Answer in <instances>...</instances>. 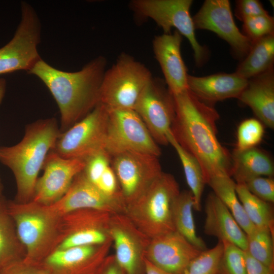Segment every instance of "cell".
<instances>
[{
  "label": "cell",
  "mask_w": 274,
  "mask_h": 274,
  "mask_svg": "<svg viewBox=\"0 0 274 274\" xmlns=\"http://www.w3.org/2000/svg\"><path fill=\"white\" fill-rule=\"evenodd\" d=\"M152 77L145 64L122 53L105 73L100 88L99 103L109 109H133L143 90Z\"/></svg>",
  "instance_id": "obj_6"
},
{
  "label": "cell",
  "mask_w": 274,
  "mask_h": 274,
  "mask_svg": "<svg viewBox=\"0 0 274 274\" xmlns=\"http://www.w3.org/2000/svg\"><path fill=\"white\" fill-rule=\"evenodd\" d=\"M223 252V244L219 241L210 249L202 251L190 263L186 274H217Z\"/></svg>",
  "instance_id": "obj_33"
},
{
  "label": "cell",
  "mask_w": 274,
  "mask_h": 274,
  "mask_svg": "<svg viewBox=\"0 0 274 274\" xmlns=\"http://www.w3.org/2000/svg\"><path fill=\"white\" fill-rule=\"evenodd\" d=\"M95 274H125L117 262L114 255H108Z\"/></svg>",
  "instance_id": "obj_42"
},
{
  "label": "cell",
  "mask_w": 274,
  "mask_h": 274,
  "mask_svg": "<svg viewBox=\"0 0 274 274\" xmlns=\"http://www.w3.org/2000/svg\"><path fill=\"white\" fill-rule=\"evenodd\" d=\"M96 186L108 194L114 195L121 192L117 178L111 165L102 174Z\"/></svg>",
  "instance_id": "obj_41"
},
{
  "label": "cell",
  "mask_w": 274,
  "mask_h": 274,
  "mask_svg": "<svg viewBox=\"0 0 274 274\" xmlns=\"http://www.w3.org/2000/svg\"><path fill=\"white\" fill-rule=\"evenodd\" d=\"M173 97L172 132L180 145L198 161L206 184L215 176L231 177V154L217 138L218 112L188 89Z\"/></svg>",
  "instance_id": "obj_1"
},
{
  "label": "cell",
  "mask_w": 274,
  "mask_h": 274,
  "mask_svg": "<svg viewBox=\"0 0 274 274\" xmlns=\"http://www.w3.org/2000/svg\"><path fill=\"white\" fill-rule=\"evenodd\" d=\"M107 60L99 56L77 72L58 70L42 58L28 72L45 84L56 101L61 117L60 132L81 120L99 104V92Z\"/></svg>",
  "instance_id": "obj_2"
},
{
  "label": "cell",
  "mask_w": 274,
  "mask_h": 274,
  "mask_svg": "<svg viewBox=\"0 0 274 274\" xmlns=\"http://www.w3.org/2000/svg\"><path fill=\"white\" fill-rule=\"evenodd\" d=\"M243 184L251 193L260 199L268 203L274 202V180L272 177H255Z\"/></svg>",
  "instance_id": "obj_38"
},
{
  "label": "cell",
  "mask_w": 274,
  "mask_h": 274,
  "mask_svg": "<svg viewBox=\"0 0 274 274\" xmlns=\"http://www.w3.org/2000/svg\"><path fill=\"white\" fill-rule=\"evenodd\" d=\"M222 242L223 252L217 274H246V251L228 241Z\"/></svg>",
  "instance_id": "obj_32"
},
{
  "label": "cell",
  "mask_w": 274,
  "mask_h": 274,
  "mask_svg": "<svg viewBox=\"0 0 274 274\" xmlns=\"http://www.w3.org/2000/svg\"><path fill=\"white\" fill-rule=\"evenodd\" d=\"M162 79L152 77L146 85L133 110L157 144H168L175 117L173 95Z\"/></svg>",
  "instance_id": "obj_11"
},
{
  "label": "cell",
  "mask_w": 274,
  "mask_h": 274,
  "mask_svg": "<svg viewBox=\"0 0 274 274\" xmlns=\"http://www.w3.org/2000/svg\"><path fill=\"white\" fill-rule=\"evenodd\" d=\"M60 132L55 118L39 120L26 126L19 143L0 147V162L11 170L15 179L14 201L32 200L39 173Z\"/></svg>",
  "instance_id": "obj_3"
},
{
  "label": "cell",
  "mask_w": 274,
  "mask_h": 274,
  "mask_svg": "<svg viewBox=\"0 0 274 274\" xmlns=\"http://www.w3.org/2000/svg\"><path fill=\"white\" fill-rule=\"evenodd\" d=\"M248 106L260 121L274 128L273 67L252 78L237 98Z\"/></svg>",
  "instance_id": "obj_22"
},
{
  "label": "cell",
  "mask_w": 274,
  "mask_h": 274,
  "mask_svg": "<svg viewBox=\"0 0 274 274\" xmlns=\"http://www.w3.org/2000/svg\"><path fill=\"white\" fill-rule=\"evenodd\" d=\"M113 215L99 210L83 209L61 216L60 229L63 241L70 234L82 229L95 228L108 231Z\"/></svg>",
  "instance_id": "obj_28"
},
{
  "label": "cell",
  "mask_w": 274,
  "mask_h": 274,
  "mask_svg": "<svg viewBox=\"0 0 274 274\" xmlns=\"http://www.w3.org/2000/svg\"><path fill=\"white\" fill-rule=\"evenodd\" d=\"M204 233L226 241L246 251L247 235L239 226L231 213L212 192L207 197L205 204Z\"/></svg>",
  "instance_id": "obj_21"
},
{
  "label": "cell",
  "mask_w": 274,
  "mask_h": 274,
  "mask_svg": "<svg viewBox=\"0 0 274 274\" xmlns=\"http://www.w3.org/2000/svg\"><path fill=\"white\" fill-rule=\"evenodd\" d=\"M180 193L175 177L162 172L142 194L126 205L124 214L150 239L176 231L173 211Z\"/></svg>",
  "instance_id": "obj_5"
},
{
  "label": "cell",
  "mask_w": 274,
  "mask_h": 274,
  "mask_svg": "<svg viewBox=\"0 0 274 274\" xmlns=\"http://www.w3.org/2000/svg\"><path fill=\"white\" fill-rule=\"evenodd\" d=\"M109 154L126 205L142 194L162 172L158 157L154 155L129 150Z\"/></svg>",
  "instance_id": "obj_10"
},
{
  "label": "cell",
  "mask_w": 274,
  "mask_h": 274,
  "mask_svg": "<svg viewBox=\"0 0 274 274\" xmlns=\"http://www.w3.org/2000/svg\"><path fill=\"white\" fill-rule=\"evenodd\" d=\"M49 206L62 216L83 209L99 210L112 214H124L126 205L121 192L114 195L106 193L91 182L82 171L74 178L65 194Z\"/></svg>",
  "instance_id": "obj_14"
},
{
  "label": "cell",
  "mask_w": 274,
  "mask_h": 274,
  "mask_svg": "<svg viewBox=\"0 0 274 274\" xmlns=\"http://www.w3.org/2000/svg\"><path fill=\"white\" fill-rule=\"evenodd\" d=\"M112 244L110 237L102 245L56 250L43 262L51 274H95Z\"/></svg>",
  "instance_id": "obj_18"
},
{
  "label": "cell",
  "mask_w": 274,
  "mask_h": 274,
  "mask_svg": "<svg viewBox=\"0 0 274 274\" xmlns=\"http://www.w3.org/2000/svg\"><path fill=\"white\" fill-rule=\"evenodd\" d=\"M110 238L108 231L104 230L95 228L82 229L67 236L60 244L56 250L102 245Z\"/></svg>",
  "instance_id": "obj_34"
},
{
  "label": "cell",
  "mask_w": 274,
  "mask_h": 274,
  "mask_svg": "<svg viewBox=\"0 0 274 274\" xmlns=\"http://www.w3.org/2000/svg\"><path fill=\"white\" fill-rule=\"evenodd\" d=\"M192 0H132L129 7L141 18H150L161 28L164 33L176 29L189 41L194 52L196 64L201 65L207 57L206 48L195 37V27L190 9Z\"/></svg>",
  "instance_id": "obj_8"
},
{
  "label": "cell",
  "mask_w": 274,
  "mask_h": 274,
  "mask_svg": "<svg viewBox=\"0 0 274 274\" xmlns=\"http://www.w3.org/2000/svg\"><path fill=\"white\" fill-rule=\"evenodd\" d=\"M85 164L86 160L64 158L50 151L43 166L44 174L37 181L32 201L46 206L57 202Z\"/></svg>",
  "instance_id": "obj_16"
},
{
  "label": "cell",
  "mask_w": 274,
  "mask_h": 274,
  "mask_svg": "<svg viewBox=\"0 0 274 274\" xmlns=\"http://www.w3.org/2000/svg\"><path fill=\"white\" fill-rule=\"evenodd\" d=\"M268 14L262 4L257 0H238L236 1L235 15L243 22L245 20L261 15Z\"/></svg>",
  "instance_id": "obj_40"
},
{
  "label": "cell",
  "mask_w": 274,
  "mask_h": 274,
  "mask_svg": "<svg viewBox=\"0 0 274 274\" xmlns=\"http://www.w3.org/2000/svg\"><path fill=\"white\" fill-rule=\"evenodd\" d=\"M213 193L226 207L239 226L246 234L255 227L246 215L237 196L236 183L227 176H218L211 178L208 182Z\"/></svg>",
  "instance_id": "obj_27"
},
{
  "label": "cell",
  "mask_w": 274,
  "mask_h": 274,
  "mask_svg": "<svg viewBox=\"0 0 274 274\" xmlns=\"http://www.w3.org/2000/svg\"><path fill=\"white\" fill-rule=\"evenodd\" d=\"M247 235L246 252L254 259L274 269L273 231L255 226Z\"/></svg>",
  "instance_id": "obj_31"
},
{
  "label": "cell",
  "mask_w": 274,
  "mask_h": 274,
  "mask_svg": "<svg viewBox=\"0 0 274 274\" xmlns=\"http://www.w3.org/2000/svg\"><path fill=\"white\" fill-rule=\"evenodd\" d=\"M264 133L263 125L260 121L254 118L243 121L237 129L235 149L244 150L255 147L262 141Z\"/></svg>",
  "instance_id": "obj_35"
},
{
  "label": "cell",
  "mask_w": 274,
  "mask_h": 274,
  "mask_svg": "<svg viewBox=\"0 0 274 274\" xmlns=\"http://www.w3.org/2000/svg\"><path fill=\"white\" fill-rule=\"evenodd\" d=\"M182 36L177 30L173 33L156 36L153 50L158 62L166 86L172 95L188 89L187 71L181 54Z\"/></svg>",
  "instance_id": "obj_19"
},
{
  "label": "cell",
  "mask_w": 274,
  "mask_h": 274,
  "mask_svg": "<svg viewBox=\"0 0 274 274\" xmlns=\"http://www.w3.org/2000/svg\"><path fill=\"white\" fill-rule=\"evenodd\" d=\"M18 237L25 250V260L42 263L62 242L61 216L49 206L30 201H7Z\"/></svg>",
  "instance_id": "obj_4"
},
{
  "label": "cell",
  "mask_w": 274,
  "mask_h": 274,
  "mask_svg": "<svg viewBox=\"0 0 274 274\" xmlns=\"http://www.w3.org/2000/svg\"><path fill=\"white\" fill-rule=\"evenodd\" d=\"M0 274H51L43 263H33L24 259L13 262L0 270Z\"/></svg>",
  "instance_id": "obj_39"
},
{
  "label": "cell",
  "mask_w": 274,
  "mask_h": 274,
  "mask_svg": "<svg viewBox=\"0 0 274 274\" xmlns=\"http://www.w3.org/2000/svg\"><path fill=\"white\" fill-rule=\"evenodd\" d=\"M231 157V177L236 183H244L257 177H272L274 174L273 164L270 158L256 147L244 150L235 149Z\"/></svg>",
  "instance_id": "obj_23"
},
{
  "label": "cell",
  "mask_w": 274,
  "mask_h": 274,
  "mask_svg": "<svg viewBox=\"0 0 274 274\" xmlns=\"http://www.w3.org/2000/svg\"><path fill=\"white\" fill-rule=\"evenodd\" d=\"M108 233L115 248V258L125 274H144V254L150 238L123 213L112 216Z\"/></svg>",
  "instance_id": "obj_13"
},
{
  "label": "cell",
  "mask_w": 274,
  "mask_h": 274,
  "mask_svg": "<svg viewBox=\"0 0 274 274\" xmlns=\"http://www.w3.org/2000/svg\"><path fill=\"white\" fill-rule=\"evenodd\" d=\"M195 29L213 31L227 42L235 56L244 58L252 42L235 24L228 0H206L192 18Z\"/></svg>",
  "instance_id": "obj_15"
},
{
  "label": "cell",
  "mask_w": 274,
  "mask_h": 274,
  "mask_svg": "<svg viewBox=\"0 0 274 274\" xmlns=\"http://www.w3.org/2000/svg\"><path fill=\"white\" fill-rule=\"evenodd\" d=\"M21 20L12 39L0 48V75L25 70L27 72L41 59L38 46L41 25L33 8L21 3Z\"/></svg>",
  "instance_id": "obj_9"
},
{
  "label": "cell",
  "mask_w": 274,
  "mask_h": 274,
  "mask_svg": "<svg viewBox=\"0 0 274 274\" xmlns=\"http://www.w3.org/2000/svg\"><path fill=\"white\" fill-rule=\"evenodd\" d=\"M144 262V274H171L154 265L145 257Z\"/></svg>",
  "instance_id": "obj_44"
},
{
  "label": "cell",
  "mask_w": 274,
  "mask_h": 274,
  "mask_svg": "<svg viewBox=\"0 0 274 274\" xmlns=\"http://www.w3.org/2000/svg\"><path fill=\"white\" fill-rule=\"evenodd\" d=\"M246 274H274V269L269 268L250 256L246 252Z\"/></svg>",
  "instance_id": "obj_43"
},
{
  "label": "cell",
  "mask_w": 274,
  "mask_h": 274,
  "mask_svg": "<svg viewBox=\"0 0 274 274\" xmlns=\"http://www.w3.org/2000/svg\"><path fill=\"white\" fill-rule=\"evenodd\" d=\"M106 152L129 150L159 157L161 150L133 109H109Z\"/></svg>",
  "instance_id": "obj_12"
},
{
  "label": "cell",
  "mask_w": 274,
  "mask_h": 274,
  "mask_svg": "<svg viewBox=\"0 0 274 274\" xmlns=\"http://www.w3.org/2000/svg\"><path fill=\"white\" fill-rule=\"evenodd\" d=\"M247 80L236 74L218 73L204 77L188 75V89L198 98L212 106L219 101L238 98L247 85Z\"/></svg>",
  "instance_id": "obj_20"
},
{
  "label": "cell",
  "mask_w": 274,
  "mask_h": 274,
  "mask_svg": "<svg viewBox=\"0 0 274 274\" xmlns=\"http://www.w3.org/2000/svg\"><path fill=\"white\" fill-rule=\"evenodd\" d=\"M243 22L242 33L252 42L274 33V19L269 14L251 17Z\"/></svg>",
  "instance_id": "obj_36"
},
{
  "label": "cell",
  "mask_w": 274,
  "mask_h": 274,
  "mask_svg": "<svg viewBox=\"0 0 274 274\" xmlns=\"http://www.w3.org/2000/svg\"><path fill=\"white\" fill-rule=\"evenodd\" d=\"M7 202L4 198L0 200V270L13 262L24 259L26 254L8 211Z\"/></svg>",
  "instance_id": "obj_25"
},
{
  "label": "cell",
  "mask_w": 274,
  "mask_h": 274,
  "mask_svg": "<svg viewBox=\"0 0 274 274\" xmlns=\"http://www.w3.org/2000/svg\"><path fill=\"white\" fill-rule=\"evenodd\" d=\"M6 80L4 78H0V104H1L6 93ZM3 198V185L0 179V200Z\"/></svg>",
  "instance_id": "obj_45"
},
{
  "label": "cell",
  "mask_w": 274,
  "mask_h": 274,
  "mask_svg": "<svg viewBox=\"0 0 274 274\" xmlns=\"http://www.w3.org/2000/svg\"><path fill=\"white\" fill-rule=\"evenodd\" d=\"M274 33L252 42L235 73L248 80L273 67Z\"/></svg>",
  "instance_id": "obj_24"
},
{
  "label": "cell",
  "mask_w": 274,
  "mask_h": 274,
  "mask_svg": "<svg viewBox=\"0 0 274 274\" xmlns=\"http://www.w3.org/2000/svg\"><path fill=\"white\" fill-rule=\"evenodd\" d=\"M235 191L246 215L253 224L273 231V214L270 203L251 193L243 183H236Z\"/></svg>",
  "instance_id": "obj_30"
},
{
  "label": "cell",
  "mask_w": 274,
  "mask_h": 274,
  "mask_svg": "<svg viewBox=\"0 0 274 274\" xmlns=\"http://www.w3.org/2000/svg\"><path fill=\"white\" fill-rule=\"evenodd\" d=\"M110 165V155L106 151H102L86 160L83 172L86 178L96 185L102 174Z\"/></svg>",
  "instance_id": "obj_37"
},
{
  "label": "cell",
  "mask_w": 274,
  "mask_h": 274,
  "mask_svg": "<svg viewBox=\"0 0 274 274\" xmlns=\"http://www.w3.org/2000/svg\"><path fill=\"white\" fill-rule=\"evenodd\" d=\"M167 141L176 151L182 163L186 182L193 196V209L200 211L201 197L206 184L202 168L198 161L178 142L172 131L167 135Z\"/></svg>",
  "instance_id": "obj_29"
},
{
  "label": "cell",
  "mask_w": 274,
  "mask_h": 274,
  "mask_svg": "<svg viewBox=\"0 0 274 274\" xmlns=\"http://www.w3.org/2000/svg\"><path fill=\"white\" fill-rule=\"evenodd\" d=\"M194 198L190 191L180 192L173 207V220L175 230L201 251L207 249L203 240L197 234L192 210Z\"/></svg>",
  "instance_id": "obj_26"
},
{
  "label": "cell",
  "mask_w": 274,
  "mask_h": 274,
  "mask_svg": "<svg viewBox=\"0 0 274 274\" xmlns=\"http://www.w3.org/2000/svg\"><path fill=\"white\" fill-rule=\"evenodd\" d=\"M176 231L150 239L144 257L171 274H186L191 262L202 252Z\"/></svg>",
  "instance_id": "obj_17"
},
{
  "label": "cell",
  "mask_w": 274,
  "mask_h": 274,
  "mask_svg": "<svg viewBox=\"0 0 274 274\" xmlns=\"http://www.w3.org/2000/svg\"><path fill=\"white\" fill-rule=\"evenodd\" d=\"M108 111L98 104L89 113L61 132L51 151L66 159H82L106 151Z\"/></svg>",
  "instance_id": "obj_7"
}]
</instances>
